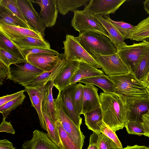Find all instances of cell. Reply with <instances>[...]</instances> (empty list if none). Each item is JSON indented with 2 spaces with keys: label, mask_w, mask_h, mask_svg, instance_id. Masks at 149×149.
Here are the masks:
<instances>
[{
  "label": "cell",
  "mask_w": 149,
  "mask_h": 149,
  "mask_svg": "<svg viewBox=\"0 0 149 149\" xmlns=\"http://www.w3.org/2000/svg\"><path fill=\"white\" fill-rule=\"evenodd\" d=\"M83 86L80 83L76 84L73 93V99L74 105L79 115L81 114L83 108Z\"/></svg>",
  "instance_id": "37"
},
{
  "label": "cell",
  "mask_w": 149,
  "mask_h": 149,
  "mask_svg": "<svg viewBox=\"0 0 149 149\" xmlns=\"http://www.w3.org/2000/svg\"><path fill=\"white\" fill-rule=\"evenodd\" d=\"M148 149H149V146L148 147Z\"/></svg>",
  "instance_id": "55"
},
{
  "label": "cell",
  "mask_w": 149,
  "mask_h": 149,
  "mask_svg": "<svg viewBox=\"0 0 149 149\" xmlns=\"http://www.w3.org/2000/svg\"><path fill=\"white\" fill-rule=\"evenodd\" d=\"M80 62L68 61L56 79L53 81L54 86L61 91L70 85L72 77L77 70Z\"/></svg>",
  "instance_id": "18"
},
{
  "label": "cell",
  "mask_w": 149,
  "mask_h": 149,
  "mask_svg": "<svg viewBox=\"0 0 149 149\" xmlns=\"http://www.w3.org/2000/svg\"><path fill=\"white\" fill-rule=\"evenodd\" d=\"M63 42L64 54L68 61L82 62L97 69L101 68L100 65L81 45L75 37L67 34Z\"/></svg>",
  "instance_id": "4"
},
{
  "label": "cell",
  "mask_w": 149,
  "mask_h": 149,
  "mask_svg": "<svg viewBox=\"0 0 149 149\" xmlns=\"http://www.w3.org/2000/svg\"><path fill=\"white\" fill-rule=\"evenodd\" d=\"M142 81L146 87L149 86V72L145 79Z\"/></svg>",
  "instance_id": "52"
},
{
  "label": "cell",
  "mask_w": 149,
  "mask_h": 149,
  "mask_svg": "<svg viewBox=\"0 0 149 149\" xmlns=\"http://www.w3.org/2000/svg\"><path fill=\"white\" fill-rule=\"evenodd\" d=\"M149 38V16L144 19L136 26L132 36V40L143 41Z\"/></svg>",
  "instance_id": "31"
},
{
  "label": "cell",
  "mask_w": 149,
  "mask_h": 149,
  "mask_svg": "<svg viewBox=\"0 0 149 149\" xmlns=\"http://www.w3.org/2000/svg\"><path fill=\"white\" fill-rule=\"evenodd\" d=\"M9 77V68L0 61V84L2 85L6 79Z\"/></svg>",
  "instance_id": "44"
},
{
  "label": "cell",
  "mask_w": 149,
  "mask_h": 149,
  "mask_svg": "<svg viewBox=\"0 0 149 149\" xmlns=\"http://www.w3.org/2000/svg\"><path fill=\"white\" fill-rule=\"evenodd\" d=\"M143 41L149 44V38L145 39Z\"/></svg>",
  "instance_id": "53"
},
{
  "label": "cell",
  "mask_w": 149,
  "mask_h": 149,
  "mask_svg": "<svg viewBox=\"0 0 149 149\" xmlns=\"http://www.w3.org/2000/svg\"><path fill=\"white\" fill-rule=\"evenodd\" d=\"M93 58L107 75L125 74L132 72L120 58L118 52L109 55L95 54Z\"/></svg>",
  "instance_id": "8"
},
{
  "label": "cell",
  "mask_w": 149,
  "mask_h": 149,
  "mask_svg": "<svg viewBox=\"0 0 149 149\" xmlns=\"http://www.w3.org/2000/svg\"><path fill=\"white\" fill-rule=\"evenodd\" d=\"M42 113L47 128V134L49 138L58 146L60 143V140L56 124L46 114Z\"/></svg>",
  "instance_id": "34"
},
{
  "label": "cell",
  "mask_w": 149,
  "mask_h": 149,
  "mask_svg": "<svg viewBox=\"0 0 149 149\" xmlns=\"http://www.w3.org/2000/svg\"><path fill=\"white\" fill-rule=\"evenodd\" d=\"M96 16L101 24L107 31L108 38L115 46L117 52L127 45L125 39L116 28L110 22L109 15Z\"/></svg>",
  "instance_id": "19"
},
{
  "label": "cell",
  "mask_w": 149,
  "mask_h": 149,
  "mask_svg": "<svg viewBox=\"0 0 149 149\" xmlns=\"http://www.w3.org/2000/svg\"><path fill=\"white\" fill-rule=\"evenodd\" d=\"M58 56L57 63L51 70L44 72L27 86H45L49 82L54 80L68 62L64 54H59Z\"/></svg>",
  "instance_id": "21"
},
{
  "label": "cell",
  "mask_w": 149,
  "mask_h": 149,
  "mask_svg": "<svg viewBox=\"0 0 149 149\" xmlns=\"http://www.w3.org/2000/svg\"><path fill=\"white\" fill-rule=\"evenodd\" d=\"M9 68V79L24 86L33 82L45 72L27 61L19 64L11 65Z\"/></svg>",
  "instance_id": "7"
},
{
  "label": "cell",
  "mask_w": 149,
  "mask_h": 149,
  "mask_svg": "<svg viewBox=\"0 0 149 149\" xmlns=\"http://www.w3.org/2000/svg\"><path fill=\"white\" fill-rule=\"evenodd\" d=\"M25 59L29 63L45 72L51 70L55 66L58 56L48 54H31L27 55Z\"/></svg>",
  "instance_id": "17"
},
{
  "label": "cell",
  "mask_w": 149,
  "mask_h": 149,
  "mask_svg": "<svg viewBox=\"0 0 149 149\" xmlns=\"http://www.w3.org/2000/svg\"><path fill=\"white\" fill-rule=\"evenodd\" d=\"M142 123L145 132L144 136L149 137V110L141 118Z\"/></svg>",
  "instance_id": "47"
},
{
  "label": "cell",
  "mask_w": 149,
  "mask_h": 149,
  "mask_svg": "<svg viewBox=\"0 0 149 149\" xmlns=\"http://www.w3.org/2000/svg\"><path fill=\"white\" fill-rule=\"evenodd\" d=\"M125 127L129 134L139 136L144 135L145 134L144 129L141 122L127 120Z\"/></svg>",
  "instance_id": "40"
},
{
  "label": "cell",
  "mask_w": 149,
  "mask_h": 149,
  "mask_svg": "<svg viewBox=\"0 0 149 149\" xmlns=\"http://www.w3.org/2000/svg\"><path fill=\"white\" fill-rule=\"evenodd\" d=\"M33 134L31 139L24 142L22 149H59L58 146L49 138L47 133L36 130Z\"/></svg>",
  "instance_id": "15"
},
{
  "label": "cell",
  "mask_w": 149,
  "mask_h": 149,
  "mask_svg": "<svg viewBox=\"0 0 149 149\" xmlns=\"http://www.w3.org/2000/svg\"><path fill=\"white\" fill-rule=\"evenodd\" d=\"M24 92V90H22L11 94L1 97L0 98V107L19 96Z\"/></svg>",
  "instance_id": "45"
},
{
  "label": "cell",
  "mask_w": 149,
  "mask_h": 149,
  "mask_svg": "<svg viewBox=\"0 0 149 149\" xmlns=\"http://www.w3.org/2000/svg\"><path fill=\"white\" fill-rule=\"evenodd\" d=\"M91 0H56L58 12L63 15L69 11L74 12L79 7L86 6Z\"/></svg>",
  "instance_id": "29"
},
{
  "label": "cell",
  "mask_w": 149,
  "mask_h": 149,
  "mask_svg": "<svg viewBox=\"0 0 149 149\" xmlns=\"http://www.w3.org/2000/svg\"><path fill=\"white\" fill-rule=\"evenodd\" d=\"M21 12L31 29L41 34L44 38L45 29L38 13L30 0H16Z\"/></svg>",
  "instance_id": "10"
},
{
  "label": "cell",
  "mask_w": 149,
  "mask_h": 149,
  "mask_svg": "<svg viewBox=\"0 0 149 149\" xmlns=\"http://www.w3.org/2000/svg\"><path fill=\"white\" fill-rule=\"evenodd\" d=\"M0 49L4 50L26 61L20 50L11 41L0 33Z\"/></svg>",
  "instance_id": "33"
},
{
  "label": "cell",
  "mask_w": 149,
  "mask_h": 149,
  "mask_svg": "<svg viewBox=\"0 0 149 149\" xmlns=\"http://www.w3.org/2000/svg\"><path fill=\"white\" fill-rule=\"evenodd\" d=\"M101 133L113 141L117 146L119 149L123 148L122 144L114 132L110 127L107 125L103 120L98 124Z\"/></svg>",
  "instance_id": "38"
},
{
  "label": "cell",
  "mask_w": 149,
  "mask_h": 149,
  "mask_svg": "<svg viewBox=\"0 0 149 149\" xmlns=\"http://www.w3.org/2000/svg\"><path fill=\"white\" fill-rule=\"evenodd\" d=\"M98 135L94 132L90 136L89 146L87 149H99L97 146Z\"/></svg>",
  "instance_id": "48"
},
{
  "label": "cell",
  "mask_w": 149,
  "mask_h": 149,
  "mask_svg": "<svg viewBox=\"0 0 149 149\" xmlns=\"http://www.w3.org/2000/svg\"><path fill=\"white\" fill-rule=\"evenodd\" d=\"M61 92L59 91L57 97L54 100L56 120L60 123L64 130L72 141L82 149L85 136L81 132L80 128L74 124L63 111L61 104Z\"/></svg>",
  "instance_id": "6"
},
{
  "label": "cell",
  "mask_w": 149,
  "mask_h": 149,
  "mask_svg": "<svg viewBox=\"0 0 149 149\" xmlns=\"http://www.w3.org/2000/svg\"><path fill=\"white\" fill-rule=\"evenodd\" d=\"M76 38L82 47L92 57L95 54L107 55L118 52L109 38L101 33L89 31L79 34Z\"/></svg>",
  "instance_id": "3"
},
{
  "label": "cell",
  "mask_w": 149,
  "mask_h": 149,
  "mask_svg": "<svg viewBox=\"0 0 149 149\" xmlns=\"http://www.w3.org/2000/svg\"><path fill=\"white\" fill-rule=\"evenodd\" d=\"M76 84L70 85L61 91V104L65 113L80 128L82 119L76 111L73 99V93Z\"/></svg>",
  "instance_id": "11"
},
{
  "label": "cell",
  "mask_w": 149,
  "mask_h": 149,
  "mask_svg": "<svg viewBox=\"0 0 149 149\" xmlns=\"http://www.w3.org/2000/svg\"><path fill=\"white\" fill-rule=\"evenodd\" d=\"M0 5L8 9L29 25L17 5L16 0H0Z\"/></svg>",
  "instance_id": "41"
},
{
  "label": "cell",
  "mask_w": 149,
  "mask_h": 149,
  "mask_svg": "<svg viewBox=\"0 0 149 149\" xmlns=\"http://www.w3.org/2000/svg\"><path fill=\"white\" fill-rule=\"evenodd\" d=\"M41 8L39 16L45 29L55 24L58 14L56 0H31Z\"/></svg>",
  "instance_id": "13"
},
{
  "label": "cell",
  "mask_w": 149,
  "mask_h": 149,
  "mask_svg": "<svg viewBox=\"0 0 149 149\" xmlns=\"http://www.w3.org/2000/svg\"><path fill=\"white\" fill-rule=\"evenodd\" d=\"M98 88L94 85L86 84L83 86V105L81 114L94 110L100 106Z\"/></svg>",
  "instance_id": "20"
},
{
  "label": "cell",
  "mask_w": 149,
  "mask_h": 149,
  "mask_svg": "<svg viewBox=\"0 0 149 149\" xmlns=\"http://www.w3.org/2000/svg\"><path fill=\"white\" fill-rule=\"evenodd\" d=\"M55 123L60 138V143L58 146L59 149H82L69 137L59 121L56 120Z\"/></svg>",
  "instance_id": "30"
},
{
  "label": "cell",
  "mask_w": 149,
  "mask_h": 149,
  "mask_svg": "<svg viewBox=\"0 0 149 149\" xmlns=\"http://www.w3.org/2000/svg\"><path fill=\"white\" fill-rule=\"evenodd\" d=\"M146 90L147 92L148 95L149 97V86L146 87Z\"/></svg>",
  "instance_id": "54"
},
{
  "label": "cell",
  "mask_w": 149,
  "mask_h": 149,
  "mask_svg": "<svg viewBox=\"0 0 149 149\" xmlns=\"http://www.w3.org/2000/svg\"><path fill=\"white\" fill-rule=\"evenodd\" d=\"M0 132H4L12 134H14L15 133V131L11 123L6 121V119H3L1 123Z\"/></svg>",
  "instance_id": "46"
},
{
  "label": "cell",
  "mask_w": 149,
  "mask_h": 149,
  "mask_svg": "<svg viewBox=\"0 0 149 149\" xmlns=\"http://www.w3.org/2000/svg\"><path fill=\"white\" fill-rule=\"evenodd\" d=\"M78 82L96 86L101 88L103 92L114 93L115 86L113 82L104 74L81 79Z\"/></svg>",
  "instance_id": "26"
},
{
  "label": "cell",
  "mask_w": 149,
  "mask_h": 149,
  "mask_svg": "<svg viewBox=\"0 0 149 149\" xmlns=\"http://www.w3.org/2000/svg\"><path fill=\"white\" fill-rule=\"evenodd\" d=\"M115 86L113 93L125 98L127 106L149 98L146 87L132 72L114 75H107Z\"/></svg>",
  "instance_id": "2"
},
{
  "label": "cell",
  "mask_w": 149,
  "mask_h": 149,
  "mask_svg": "<svg viewBox=\"0 0 149 149\" xmlns=\"http://www.w3.org/2000/svg\"><path fill=\"white\" fill-rule=\"evenodd\" d=\"M144 8L149 16V0H146L143 2Z\"/></svg>",
  "instance_id": "51"
},
{
  "label": "cell",
  "mask_w": 149,
  "mask_h": 149,
  "mask_svg": "<svg viewBox=\"0 0 149 149\" xmlns=\"http://www.w3.org/2000/svg\"><path fill=\"white\" fill-rule=\"evenodd\" d=\"M136 77L142 81L149 72V46L142 58L132 71Z\"/></svg>",
  "instance_id": "32"
},
{
  "label": "cell",
  "mask_w": 149,
  "mask_h": 149,
  "mask_svg": "<svg viewBox=\"0 0 149 149\" xmlns=\"http://www.w3.org/2000/svg\"><path fill=\"white\" fill-rule=\"evenodd\" d=\"M148 147L145 146H140L134 145L133 146H127L126 147L122 149H148Z\"/></svg>",
  "instance_id": "50"
},
{
  "label": "cell",
  "mask_w": 149,
  "mask_h": 149,
  "mask_svg": "<svg viewBox=\"0 0 149 149\" xmlns=\"http://www.w3.org/2000/svg\"><path fill=\"white\" fill-rule=\"evenodd\" d=\"M104 72L87 63L80 62L78 67L72 77L70 85L76 84L80 80L104 74Z\"/></svg>",
  "instance_id": "22"
},
{
  "label": "cell",
  "mask_w": 149,
  "mask_h": 149,
  "mask_svg": "<svg viewBox=\"0 0 149 149\" xmlns=\"http://www.w3.org/2000/svg\"><path fill=\"white\" fill-rule=\"evenodd\" d=\"M26 61L23 60L8 52L0 49V61L8 67L11 65L19 64Z\"/></svg>",
  "instance_id": "39"
},
{
  "label": "cell",
  "mask_w": 149,
  "mask_h": 149,
  "mask_svg": "<svg viewBox=\"0 0 149 149\" xmlns=\"http://www.w3.org/2000/svg\"><path fill=\"white\" fill-rule=\"evenodd\" d=\"M24 87V92L28 95L32 106L35 108L38 114L41 128L47 131L42 110V103L46 93V85Z\"/></svg>",
  "instance_id": "14"
},
{
  "label": "cell",
  "mask_w": 149,
  "mask_h": 149,
  "mask_svg": "<svg viewBox=\"0 0 149 149\" xmlns=\"http://www.w3.org/2000/svg\"><path fill=\"white\" fill-rule=\"evenodd\" d=\"M127 106V121L141 123L142 116L149 110V98L139 100Z\"/></svg>",
  "instance_id": "23"
},
{
  "label": "cell",
  "mask_w": 149,
  "mask_h": 149,
  "mask_svg": "<svg viewBox=\"0 0 149 149\" xmlns=\"http://www.w3.org/2000/svg\"><path fill=\"white\" fill-rule=\"evenodd\" d=\"M72 26L79 34L89 31L101 33L108 37V33L97 19L96 15L84 10H76L72 20Z\"/></svg>",
  "instance_id": "5"
},
{
  "label": "cell",
  "mask_w": 149,
  "mask_h": 149,
  "mask_svg": "<svg viewBox=\"0 0 149 149\" xmlns=\"http://www.w3.org/2000/svg\"><path fill=\"white\" fill-rule=\"evenodd\" d=\"M99 96L104 122L115 132L123 129L127 121L126 100L113 93H101Z\"/></svg>",
  "instance_id": "1"
},
{
  "label": "cell",
  "mask_w": 149,
  "mask_h": 149,
  "mask_svg": "<svg viewBox=\"0 0 149 149\" xmlns=\"http://www.w3.org/2000/svg\"><path fill=\"white\" fill-rule=\"evenodd\" d=\"M26 96L23 93L15 99L0 107V112L3 119H6L13 110H15L23 102Z\"/></svg>",
  "instance_id": "36"
},
{
  "label": "cell",
  "mask_w": 149,
  "mask_h": 149,
  "mask_svg": "<svg viewBox=\"0 0 149 149\" xmlns=\"http://www.w3.org/2000/svg\"><path fill=\"white\" fill-rule=\"evenodd\" d=\"M0 33L10 40L26 37L44 39L40 33L33 30L5 24H0Z\"/></svg>",
  "instance_id": "16"
},
{
  "label": "cell",
  "mask_w": 149,
  "mask_h": 149,
  "mask_svg": "<svg viewBox=\"0 0 149 149\" xmlns=\"http://www.w3.org/2000/svg\"><path fill=\"white\" fill-rule=\"evenodd\" d=\"M126 0H91L84 10L94 15H109L115 13Z\"/></svg>",
  "instance_id": "12"
},
{
  "label": "cell",
  "mask_w": 149,
  "mask_h": 149,
  "mask_svg": "<svg viewBox=\"0 0 149 149\" xmlns=\"http://www.w3.org/2000/svg\"><path fill=\"white\" fill-rule=\"evenodd\" d=\"M20 50L25 58L27 55L31 54H48L57 56L59 54L58 51L51 48H32Z\"/></svg>",
  "instance_id": "43"
},
{
  "label": "cell",
  "mask_w": 149,
  "mask_h": 149,
  "mask_svg": "<svg viewBox=\"0 0 149 149\" xmlns=\"http://www.w3.org/2000/svg\"><path fill=\"white\" fill-rule=\"evenodd\" d=\"M110 22L116 28L125 40L129 39L132 40V35L136 28V26L121 21H116L109 18Z\"/></svg>",
  "instance_id": "35"
},
{
  "label": "cell",
  "mask_w": 149,
  "mask_h": 149,
  "mask_svg": "<svg viewBox=\"0 0 149 149\" xmlns=\"http://www.w3.org/2000/svg\"><path fill=\"white\" fill-rule=\"evenodd\" d=\"M85 123L88 129L98 134L100 133L98 123L103 120V115L100 106L84 114Z\"/></svg>",
  "instance_id": "28"
},
{
  "label": "cell",
  "mask_w": 149,
  "mask_h": 149,
  "mask_svg": "<svg viewBox=\"0 0 149 149\" xmlns=\"http://www.w3.org/2000/svg\"><path fill=\"white\" fill-rule=\"evenodd\" d=\"M149 44L143 42L127 45L118 51L123 62L132 71L145 55Z\"/></svg>",
  "instance_id": "9"
},
{
  "label": "cell",
  "mask_w": 149,
  "mask_h": 149,
  "mask_svg": "<svg viewBox=\"0 0 149 149\" xmlns=\"http://www.w3.org/2000/svg\"><path fill=\"white\" fill-rule=\"evenodd\" d=\"M0 24L17 26L32 30L29 26L5 7L0 5Z\"/></svg>",
  "instance_id": "27"
},
{
  "label": "cell",
  "mask_w": 149,
  "mask_h": 149,
  "mask_svg": "<svg viewBox=\"0 0 149 149\" xmlns=\"http://www.w3.org/2000/svg\"><path fill=\"white\" fill-rule=\"evenodd\" d=\"M10 40L19 49L32 48L50 49L49 43L44 39L26 37Z\"/></svg>",
  "instance_id": "24"
},
{
  "label": "cell",
  "mask_w": 149,
  "mask_h": 149,
  "mask_svg": "<svg viewBox=\"0 0 149 149\" xmlns=\"http://www.w3.org/2000/svg\"><path fill=\"white\" fill-rule=\"evenodd\" d=\"M54 86L53 81L49 82L46 85L45 95L42 101V110L55 123L56 120V111L52 95V89Z\"/></svg>",
  "instance_id": "25"
},
{
  "label": "cell",
  "mask_w": 149,
  "mask_h": 149,
  "mask_svg": "<svg viewBox=\"0 0 149 149\" xmlns=\"http://www.w3.org/2000/svg\"><path fill=\"white\" fill-rule=\"evenodd\" d=\"M0 149H15L13 143L6 139L0 140Z\"/></svg>",
  "instance_id": "49"
},
{
  "label": "cell",
  "mask_w": 149,
  "mask_h": 149,
  "mask_svg": "<svg viewBox=\"0 0 149 149\" xmlns=\"http://www.w3.org/2000/svg\"><path fill=\"white\" fill-rule=\"evenodd\" d=\"M97 135V145L99 149H119L113 141L103 133Z\"/></svg>",
  "instance_id": "42"
}]
</instances>
